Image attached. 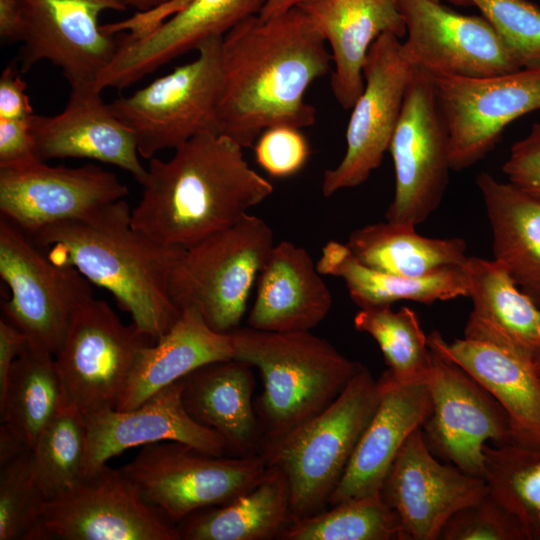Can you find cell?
<instances>
[{
    "instance_id": "cell-44",
    "label": "cell",
    "mask_w": 540,
    "mask_h": 540,
    "mask_svg": "<svg viewBox=\"0 0 540 540\" xmlns=\"http://www.w3.org/2000/svg\"><path fill=\"white\" fill-rule=\"evenodd\" d=\"M38 159L29 120L0 118V167Z\"/></svg>"
},
{
    "instance_id": "cell-10",
    "label": "cell",
    "mask_w": 540,
    "mask_h": 540,
    "mask_svg": "<svg viewBox=\"0 0 540 540\" xmlns=\"http://www.w3.org/2000/svg\"><path fill=\"white\" fill-rule=\"evenodd\" d=\"M153 342L133 323L124 325L106 301L90 298L54 355L65 405L85 419L115 408L140 351Z\"/></svg>"
},
{
    "instance_id": "cell-31",
    "label": "cell",
    "mask_w": 540,
    "mask_h": 540,
    "mask_svg": "<svg viewBox=\"0 0 540 540\" xmlns=\"http://www.w3.org/2000/svg\"><path fill=\"white\" fill-rule=\"evenodd\" d=\"M321 275L342 279L360 308L391 307L400 300L422 304L468 296L463 265L425 276H403L370 268L358 261L346 244L327 242L316 263Z\"/></svg>"
},
{
    "instance_id": "cell-47",
    "label": "cell",
    "mask_w": 540,
    "mask_h": 540,
    "mask_svg": "<svg viewBox=\"0 0 540 540\" xmlns=\"http://www.w3.org/2000/svg\"><path fill=\"white\" fill-rule=\"evenodd\" d=\"M19 0H0V36L6 42H18Z\"/></svg>"
},
{
    "instance_id": "cell-39",
    "label": "cell",
    "mask_w": 540,
    "mask_h": 540,
    "mask_svg": "<svg viewBox=\"0 0 540 540\" xmlns=\"http://www.w3.org/2000/svg\"><path fill=\"white\" fill-rule=\"evenodd\" d=\"M43 492L29 449L1 465L0 540H43Z\"/></svg>"
},
{
    "instance_id": "cell-50",
    "label": "cell",
    "mask_w": 540,
    "mask_h": 540,
    "mask_svg": "<svg viewBox=\"0 0 540 540\" xmlns=\"http://www.w3.org/2000/svg\"><path fill=\"white\" fill-rule=\"evenodd\" d=\"M126 8H134L141 13L161 9L174 0H120Z\"/></svg>"
},
{
    "instance_id": "cell-21",
    "label": "cell",
    "mask_w": 540,
    "mask_h": 540,
    "mask_svg": "<svg viewBox=\"0 0 540 540\" xmlns=\"http://www.w3.org/2000/svg\"><path fill=\"white\" fill-rule=\"evenodd\" d=\"M64 109L52 116L33 115L30 130L41 161L92 159L128 172L142 185L147 168L140 162L133 131L112 111L94 85L70 87Z\"/></svg>"
},
{
    "instance_id": "cell-46",
    "label": "cell",
    "mask_w": 540,
    "mask_h": 540,
    "mask_svg": "<svg viewBox=\"0 0 540 540\" xmlns=\"http://www.w3.org/2000/svg\"><path fill=\"white\" fill-rule=\"evenodd\" d=\"M27 345L24 334L4 317L0 319V398L3 397L12 366Z\"/></svg>"
},
{
    "instance_id": "cell-15",
    "label": "cell",
    "mask_w": 540,
    "mask_h": 540,
    "mask_svg": "<svg viewBox=\"0 0 540 540\" xmlns=\"http://www.w3.org/2000/svg\"><path fill=\"white\" fill-rule=\"evenodd\" d=\"M412 72L396 35L384 33L373 42L363 66L364 88L352 107L346 129V152L340 163L323 175L325 197L361 185L380 166L389 150Z\"/></svg>"
},
{
    "instance_id": "cell-9",
    "label": "cell",
    "mask_w": 540,
    "mask_h": 540,
    "mask_svg": "<svg viewBox=\"0 0 540 540\" xmlns=\"http://www.w3.org/2000/svg\"><path fill=\"white\" fill-rule=\"evenodd\" d=\"M0 276L10 290L4 318L30 347L55 355L74 314L93 296L92 284L74 267L52 261L34 239L0 218Z\"/></svg>"
},
{
    "instance_id": "cell-38",
    "label": "cell",
    "mask_w": 540,
    "mask_h": 540,
    "mask_svg": "<svg viewBox=\"0 0 540 540\" xmlns=\"http://www.w3.org/2000/svg\"><path fill=\"white\" fill-rule=\"evenodd\" d=\"M87 427L83 415L64 405L32 447L38 482L47 499L73 486L84 473Z\"/></svg>"
},
{
    "instance_id": "cell-5",
    "label": "cell",
    "mask_w": 540,
    "mask_h": 540,
    "mask_svg": "<svg viewBox=\"0 0 540 540\" xmlns=\"http://www.w3.org/2000/svg\"><path fill=\"white\" fill-rule=\"evenodd\" d=\"M379 398L378 380L363 367L324 410L264 442L260 454L287 480L294 521L329 505Z\"/></svg>"
},
{
    "instance_id": "cell-26",
    "label": "cell",
    "mask_w": 540,
    "mask_h": 540,
    "mask_svg": "<svg viewBox=\"0 0 540 540\" xmlns=\"http://www.w3.org/2000/svg\"><path fill=\"white\" fill-rule=\"evenodd\" d=\"M308 252L292 242L274 245L256 283L248 326L273 332L310 331L333 299Z\"/></svg>"
},
{
    "instance_id": "cell-7",
    "label": "cell",
    "mask_w": 540,
    "mask_h": 540,
    "mask_svg": "<svg viewBox=\"0 0 540 540\" xmlns=\"http://www.w3.org/2000/svg\"><path fill=\"white\" fill-rule=\"evenodd\" d=\"M222 40L208 39L193 61L109 103L133 131L142 158L150 160L162 150H175L200 134H220Z\"/></svg>"
},
{
    "instance_id": "cell-35",
    "label": "cell",
    "mask_w": 540,
    "mask_h": 540,
    "mask_svg": "<svg viewBox=\"0 0 540 540\" xmlns=\"http://www.w3.org/2000/svg\"><path fill=\"white\" fill-rule=\"evenodd\" d=\"M354 327L379 345L390 376L400 384L426 382L432 368V351L416 313L403 306L360 309Z\"/></svg>"
},
{
    "instance_id": "cell-3",
    "label": "cell",
    "mask_w": 540,
    "mask_h": 540,
    "mask_svg": "<svg viewBox=\"0 0 540 540\" xmlns=\"http://www.w3.org/2000/svg\"><path fill=\"white\" fill-rule=\"evenodd\" d=\"M31 237L52 261L74 267L91 284L109 291L132 323L154 341L180 315L169 282L185 249L134 229L125 199L90 218L57 223Z\"/></svg>"
},
{
    "instance_id": "cell-13",
    "label": "cell",
    "mask_w": 540,
    "mask_h": 540,
    "mask_svg": "<svg viewBox=\"0 0 540 540\" xmlns=\"http://www.w3.org/2000/svg\"><path fill=\"white\" fill-rule=\"evenodd\" d=\"M43 540H180L177 526L148 504L123 473L101 465L48 499Z\"/></svg>"
},
{
    "instance_id": "cell-24",
    "label": "cell",
    "mask_w": 540,
    "mask_h": 540,
    "mask_svg": "<svg viewBox=\"0 0 540 540\" xmlns=\"http://www.w3.org/2000/svg\"><path fill=\"white\" fill-rule=\"evenodd\" d=\"M298 6L331 48L332 93L352 109L364 88L363 66L373 42L384 33L406 35L396 0H300Z\"/></svg>"
},
{
    "instance_id": "cell-1",
    "label": "cell",
    "mask_w": 540,
    "mask_h": 540,
    "mask_svg": "<svg viewBox=\"0 0 540 540\" xmlns=\"http://www.w3.org/2000/svg\"><path fill=\"white\" fill-rule=\"evenodd\" d=\"M326 41L298 7L272 17L251 16L222 40L220 134L252 147L266 129L311 126L310 85L330 71Z\"/></svg>"
},
{
    "instance_id": "cell-33",
    "label": "cell",
    "mask_w": 540,
    "mask_h": 540,
    "mask_svg": "<svg viewBox=\"0 0 540 540\" xmlns=\"http://www.w3.org/2000/svg\"><path fill=\"white\" fill-rule=\"evenodd\" d=\"M415 228L387 220L369 224L352 231L346 245L362 264L403 276L460 267L468 258L462 238H429Z\"/></svg>"
},
{
    "instance_id": "cell-29",
    "label": "cell",
    "mask_w": 540,
    "mask_h": 540,
    "mask_svg": "<svg viewBox=\"0 0 540 540\" xmlns=\"http://www.w3.org/2000/svg\"><path fill=\"white\" fill-rule=\"evenodd\" d=\"M233 355L231 333L213 330L196 309H183L165 334L140 351L115 409H133L194 370Z\"/></svg>"
},
{
    "instance_id": "cell-20",
    "label": "cell",
    "mask_w": 540,
    "mask_h": 540,
    "mask_svg": "<svg viewBox=\"0 0 540 540\" xmlns=\"http://www.w3.org/2000/svg\"><path fill=\"white\" fill-rule=\"evenodd\" d=\"M268 0H190L167 19L120 38L118 51L95 87L124 89L210 38L224 37L245 19L261 12Z\"/></svg>"
},
{
    "instance_id": "cell-37",
    "label": "cell",
    "mask_w": 540,
    "mask_h": 540,
    "mask_svg": "<svg viewBox=\"0 0 540 540\" xmlns=\"http://www.w3.org/2000/svg\"><path fill=\"white\" fill-rule=\"evenodd\" d=\"M281 540H401V532L396 513L379 493L295 520Z\"/></svg>"
},
{
    "instance_id": "cell-27",
    "label": "cell",
    "mask_w": 540,
    "mask_h": 540,
    "mask_svg": "<svg viewBox=\"0 0 540 540\" xmlns=\"http://www.w3.org/2000/svg\"><path fill=\"white\" fill-rule=\"evenodd\" d=\"M473 307L465 339L508 349L531 359L540 354V306L496 261L469 257L463 264Z\"/></svg>"
},
{
    "instance_id": "cell-32",
    "label": "cell",
    "mask_w": 540,
    "mask_h": 540,
    "mask_svg": "<svg viewBox=\"0 0 540 540\" xmlns=\"http://www.w3.org/2000/svg\"><path fill=\"white\" fill-rule=\"evenodd\" d=\"M294 522L285 476L269 467L263 480L231 502L197 511L179 523L185 540L281 539Z\"/></svg>"
},
{
    "instance_id": "cell-45",
    "label": "cell",
    "mask_w": 540,
    "mask_h": 540,
    "mask_svg": "<svg viewBox=\"0 0 540 540\" xmlns=\"http://www.w3.org/2000/svg\"><path fill=\"white\" fill-rule=\"evenodd\" d=\"M27 84L14 66H7L0 77V118L29 120L33 109L26 94Z\"/></svg>"
},
{
    "instance_id": "cell-4",
    "label": "cell",
    "mask_w": 540,
    "mask_h": 540,
    "mask_svg": "<svg viewBox=\"0 0 540 540\" xmlns=\"http://www.w3.org/2000/svg\"><path fill=\"white\" fill-rule=\"evenodd\" d=\"M230 333L233 358L256 368L263 381L255 410L264 442L320 413L364 367L310 331L273 332L248 326Z\"/></svg>"
},
{
    "instance_id": "cell-28",
    "label": "cell",
    "mask_w": 540,
    "mask_h": 540,
    "mask_svg": "<svg viewBox=\"0 0 540 540\" xmlns=\"http://www.w3.org/2000/svg\"><path fill=\"white\" fill-rule=\"evenodd\" d=\"M251 368L231 358L206 364L182 378L187 412L218 433L234 456L258 454L264 442L252 400L255 379Z\"/></svg>"
},
{
    "instance_id": "cell-23",
    "label": "cell",
    "mask_w": 540,
    "mask_h": 540,
    "mask_svg": "<svg viewBox=\"0 0 540 540\" xmlns=\"http://www.w3.org/2000/svg\"><path fill=\"white\" fill-rule=\"evenodd\" d=\"M378 384L377 408L329 500V506L379 494L401 447L431 413L427 381L400 384L386 370Z\"/></svg>"
},
{
    "instance_id": "cell-14",
    "label": "cell",
    "mask_w": 540,
    "mask_h": 540,
    "mask_svg": "<svg viewBox=\"0 0 540 540\" xmlns=\"http://www.w3.org/2000/svg\"><path fill=\"white\" fill-rule=\"evenodd\" d=\"M20 69L41 61L58 67L70 87L95 85L115 57L120 38L99 24L107 10L125 11L120 0H19Z\"/></svg>"
},
{
    "instance_id": "cell-11",
    "label": "cell",
    "mask_w": 540,
    "mask_h": 540,
    "mask_svg": "<svg viewBox=\"0 0 540 540\" xmlns=\"http://www.w3.org/2000/svg\"><path fill=\"white\" fill-rule=\"evenodd\" d=\"M429 75L448 133L451 170L473 166L512 121L540 110V66L485 77Z\"/></svg>"
},
{
    "instance_id": "cell-16",
    "label": "cell",
    "mask_w": 540,
    "mask_h": 540,
    "mask_svg": "<svg viewBox=\"0 0 540 540\" xmlns=\"http://www.w3.org/2000/svg\"><path fill=\"white\" fill-rule=\"evenodd\" d=\"M128 187L96 165L51 166L39 159L0 167L1 217L28 235L90 218L125 199Z\"/></svg>"
},
{
    "instance_id": "cell-41",
    "label": "cell",
    "mask_w": 540,
    "mask_h": 540,
    "mask_svg": "<svg viewBox=\"0 0 540 540\" xmlns=\"http://www.w3.org/2000/svg\"><path fill=\"white\" fill-rule=\"evenodd\" d=\"M441 540H528L519 519L489 490L447 521Z\"/></svg>"
},
{
    "instance_id": "cell-8",
    "label": "cell",
    "mask_w": 540,
    "mask_h": 540,
    "mask_svg": "<svg viewBox=\"0 0 540 540\" xmlns=\"http://www.w3.org/2000/svg\"><path fill=\"white\" fill-rule=\"evenodd\" d=\"M262 454L224 457L174 441L144 445L121 468L143 499L172 523L227 504L268 472Z\"/></svg>"
},
{
    "instance_id": "cell-43",
    "label": "cell",
    "mask_w": 540,
    "mask_h": 540,
    "mask_svg": "<svg viewBox=\"0 0 540 540\" xmlns=\"http://www.w3.org/2000/svg\"><path fill=\"white\" fill-rule=\"evenodd\" d=\"M502 171L508 182L540 198V123H533L528 135L511 146Z\"/></svg>"
},
{
    "instance_id": "cell-34",
    "label": "cell",
    "mask_w": 540,
    "mask_h": 540,
    "mask_svg": "<svg viewBox=\"0 0 540 540\" xmlns=\"http://www.w3.org/2000/svg\"><path fill=\"white\" fill-rule=\"evenodd\" d=\"M65 405L54 355L26 345L14 362L0 398L1 423L32 449L37 438Z\"/></svg>"
},
{
    "instance_id": "cell-18",
    "label": "cell",
    "mask_w": 540,
    "mask_h": 540,
    "mask_svg": "<svg viewBox=\"0 0 540 540\" xmlns=\"http://www.w3.org/2000/svg\"><path fill=\"white\" fill-rule=\"evenodd\" d=\"M396 1L406 24L402 51L412 67L460 77L521 69L484 17L462 15L431 0Z\"/></svg>"
},
{
    "instance_id": "cell-17",
    "label": "cell",
    "mask_w": 540,
    "mask_h": 540,
    "mask_svg": "<svg viewBox=\"0 0 540 540\" xmlns=\"http://www.w3.org/2000/svg\"><path fill=\"white\" fill-rule=\"evenodd\" d=\"M427 382L432 408L422 428L428 447L461 471L485 480L487 441L511 443L505 410L465 370L434 351Z\"/></svg>"
},
{
    "instance_id": "cell-19",
    "label": "cell",
    "mask_w": 540,
    "mask_h": 540,
    "mask_svg": "<svg viewBox=\"0 0 540 540\" xmlns=\"http://www.w3.org/2000/svg\"><path fill=\"white\" fill-rule=\"evenodd\" d=\"M487 490L484 479L440 463L419 427L398 452L380 495L399 519L401 540H436L453 514Z\"/></svg>"
},
{
    "instance_id": "cell-49",
    "label": "cell",
    "mask_w": 540,
    "mask_h": 540,
    "mask_svg": "<svg viewBox=\"0 0 540 540\" xmlns=\"http://www.w3.org/2000/svg\"><path fill=\"white\" fill-rule=\"evenodd\" d=\"M300 0H268L259 13L262 17H272L296 6Z\"/></svg>"
},
{
    "instance_id": "cell-52",
    "label": "cell",
    "mask_w": 540,
    "mask_h": 540,
    "mask_svg": "<svg viewBox=\"0 0 540 540\" xmlns=\"http://www.w3.org/2000/svg\"><path fill=\"white\" fill-rule=\"evenodd\" d=\"M431 1L438 2V3L440 2V0H431Z\"/></svg>"
},
{
    "instance_id": "cell-51",
    "label": "cell",
    "mask_w": 540,
    "mask_h": 540,
    "mask_svg": "<svg viewBox=\"0 0 540 540\" xmlns=\"http://www.w3.org/2000/svg\"><path fill=\"white\" fill-rule=\"evenodd\" d=\"M536 371L540 377V354L534 359Z\"/></svg>"
},
{
    "instance_id": "cell-36",
    "label": "cell",
    "mask_w": 540,
    "mask_h": 540,
    "mask_svg": "<svg viewBox=\"0 0 540 540\" xmlns=\"http://www.w3.org/2000/svg\"><path fill=\"white\" fill-rule=\"evenodd\" d=\"M483 452L488 490L519 519L528 540H540V447L486 444Z\"/></svg>"
},
{
    "instance_id": "cell-6",
    "label": "cell",
    "mask_w": 540,
    "mask_h": 540,
    "mask_svg": "<svg viewBox=\"0 0 540 540\" xmlns=\"http://www.w3.org/2000/svg\"><path fill=\"white\" fill-rule=\"evenodd\" d=\"M274 245L268 224L247 213L185 249L170 277L174 304L196 309L213 330L230 333L239 327Z\"/></svg>"
},
{
    "instance_id": "cell-40",
    "label": "cell",
    "mask_w": 540,
    "mask_h": 540,
    "mask_svg": "<svg viewBox=\"0 0 540 540\" xmlns=\"http://www.w3.org/2000/svg\"><path fill=\"white\" fill-rule=\"evenodd\" d=\"M474 5L496 30L520 68L540 66V8L527 0H449Z\"/></svg>"
},
{
    "instance_id": "cell-25",
    "label": "cell",
    "mask_w": 540,
    "mask_h": 540,
    "mask_svg": "<svg viewBox=\"0 0 540 540\" xmlns=\"http://www.w3.org/2000/svg\"><path fill=\"white\" fill-rule=\"evenodd\" d=\"M427 338L432 351L460 366L500 403L511 443L540 447V377L533 359L465 338L446 342L438 331Z\"/></svg>"
},
{
    "instance_id": "cell-22",
    "label": "cell",
    "mask_w": 540,
    "mask_h": 540,
    "mask_svg": "<svg viewBox=\"0 0 540 540\" xmlns=\"http://www.w3.org/2000/svg\"><path fill=\"white\" fill-rule=\"evenodd\" d=\"M182 379L161 389L129 410L108 409L85 419L87 427L84 473L100 467L121 452L153 443L174 441L222 456L223 438L187 412Z\"/></svg>"
},
{
    "instance_id": "cell-12",
    "label": "cell",
    "mask_w": 540,
    "mask_h": 540,
    "mask_svg": "<svg viewBox=\"0 0 540 540\" xmlns=\"http://www.w3.org/2000/svg\"><path fill=\"white\" fill-rule=\"evenodd\" d=\"M389 151L395 193L385 218L416 227L439 207L451 170L447 129L423 69L413 67Z\"/></svg>"
},
{
    "instance_id": "cell-30",
    "label": "cell",
    "mask_w": 540,
    "mask_h": 540,
    "mask_svg": "<svg viewBox=\"0 0 540 540\" xmlns=\"http://www.w3.org/2000/svg\"><path fill=\"white\" fill-rule=\"evenodd\" d=\"M476 185L492 230L494 259L540 306V198L485 171Z\"/></svg>"
},
{
    "instance_id": "cell-2",
    "label": "cell",
    "mask_w": 540,
    "mask_h": 540,
    "mask_svg": "<svg viewBox=\"0 0 540 540\" xmlns=\"http://www.w3.org/2000/svg\"><path fill=\"white\" fill-rule=\"evenodd\" d=\"M243 150L228 136L205 133L177 147L168 160L151 158L131 226L161 244L187 249L235 224L274 191Z\"/></svg>"
},
{
    "instance_id": "cell-42",
    "label": "cell",
    "mask_w": 540,
    "mask_h": 540,
    "mask_svg": "<svg viewBox=\"0 0 540 540\" xmlns=\"http://www.w3.org/2000/svg\"><path fill=\"white\" fill-rule=\"evenodd\" d=\"M256 162L273 177H289L306 164L310 148L299 128L273 126L258 137L254 145Z\"/></svg>"
},
{
    "instance_id": "cell-48",
    "label": "cell",
    "mask_w": 540,
    "mask_h": 540,
    "mask_svg": "<svg viewBox=\"0 0 540 540\" xmlns=\"http://www.w3.org/2000/svg\"><path fill=\"white\" fill-rule=\"evenodd\" d=\"M31 449L7 424L0 426V466Z\"/></svg>"
}]
</instances>
